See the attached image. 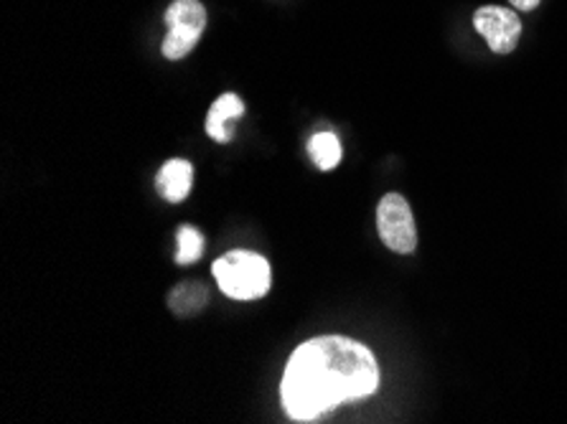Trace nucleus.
<instances>
[{
	"mask_svg": "<svg viewBox=\"0 0 567 424\" xmlns=\"http://www.w3.org/2000/svg\"><path fill=\"white\" fill-rule=\"evenodd\" d=\"M214 280L219 290L231 300H255L270 290V265L268 259L237 249L227 252L214 262Z\"/></svg>",
	"mask_w": 567,
	"mask_h": 424,
	"instance_id": "obj_2",
	"label": "nucleus"
},
{
	"mask_svg": "<svg viewBox=\"0 0 567 424\" xmlns=\"http://www.w3.org/2000/svg\"><path fill=\"white\" fill-rule=\"evenodd\" d=\"M168 33L163 39V56L171 62L188 56L206 29V8L199 0H174L166 11Z\"/></svg>",
	"mask_w": 567,
	"mask_h": 424,
	"instance_id": "obj_3",
	"label": "nucleus"
},
{
	"mask_svg": "<svg viewBox=\"0 0 567 424\" xmlns=\"http://www.w3.org/2000/svg\"><path fill=\"white\" fill-rule=\"evenodd\" d=\"M509 3L517 8V11H535L539 6V0H509Z\"/></svg>",
	"mask_w": 567,
	"mask_h": 424,
	"instance_id": "obj_11",
	"label": "nucleus"
},
{
	"mask_svg": "<svg viewBox=\"0 0 567 424\" xmlns=\"http://www.w3.org/2000/svg\"><path fill=\"white\" fill-rule=\"evenodd\" d=\"M245 102L237 97V94H221V97L214 102L209 115H206V133H209L212 141L217 143H229L231 141V127L229 123L243 117Z\"/></svg>",
	"mask_w": 567,
	"mask_h": 424,
	"instance_id": "obj_6",
	"label": "nucleus"
},
{
	"mask_svg": "<svg viewBox=\"0 0 567 424\" xmlns=\"http://www.w3.org/2000/svg\"><path fill=\"white\" fill-rule=\"evenodd\" d=\"M206 298H209V292H206L204 285H196V282H188V285H178V288L171 292V310L178 316H192L196 310L204 308Z\"/></svg>",
	"mask_w": 567,
	"mask_h": 424,
	"instance_id": "obj_9",
	"label": "nucleus"
},
{
	"mask_svg": "<svg viewBox=\"0 0 567 424\" xmlns=\"http://www.w3.org/2000/svg\"><path fill=\"white\" fill-rule=\"evenodd\" d=\"M380 386V366L364 343L321 335L300 343L280 384L290 420L313 422L333 406L364 400Z\"/></svg>",
	"mask_w": 567,
	"mask_h": 424,
	"instance_id": "obj_1",
	"label": "nucleus"
},
{
	"mask_svg": "<svg viewBox=\"0 0 567 424\" xmlns=\"http://www.w3.org/2000/svg\"><path fill=\"white\" fill-rule=\"evenodd\" d=\"M176 239H178V255H176V262L178 265H194L196 259L202 257V249H204V234L194 227H182L176 231Z\"/></svg>",
	"mask_w": 567,
	"mask_h": 424,
	"instance_id": "obj_10",
	"label": "nucleus"
},
{
	"mask_svg": "<svg viewBox=\"0 0 567 424\" xmlns=\"http://www.w3.org/2000/svg\"><path fill=\"white\" fill-rule=\"evenodd\" d=\"M194 186V166L188 161L174 158L163 163L158 170V188L166 201L182 204Z\"/></svg>",
	"mask_w": 567,
	"mask_h": 424,
	"instance_id": "obj_7",
	"label": "nucleus"
},
{
	"mask_svg": "<svg viewBox=\"0 0 567 424\" xmlns=\"http://www.w3.org/2000/svg\"><path fill=\"white\" fill-rule=\"evenodd\" d=\"M474 25L494 54H512L517 49L522 37V21L509 8L481 6L474 13Z\"/></svg>",
	"mask_w": 567,
	"mask_h": 424,
	"instance_id": "obj_5",
	"label": "nucleus"
},
{
	"mask_svg": "<svg viewBox=\"0 0 567 424\" xmlns=\"http://www.w3.org/2000/svg\"><path fill=\"white\" fill-rule=\"evenodd\" d=\"M308 153L321 170H333L341 163V143L333 133H316L308 141Z\"/></svg>",
	"mask_w": 567,
	"mask_h": 424,
	"instance_id": "obj_8",
	"label": "nucleus"
},
{
	"mask_svg": "<svg viewBox=\"0 0 567 424\" xmlns=\"http://www.w3.org/2000/svg\"><path fill=\"white\" fill-rule=\"evenodd\" d=\"M377 231L386 247L398 255H410L417 247V229L405 196L386 194L377 206Z\"/></svg>",
	"mask_w": 567,
	"mask_h": 424,
	"instance_id": "obj_4",
	"label": "nucleus"
}]
</instances>
